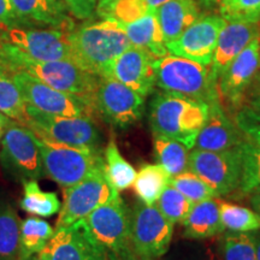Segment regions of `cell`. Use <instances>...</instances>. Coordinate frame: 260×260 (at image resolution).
Masks as SVG:
<instances>
[{
    "mask_svg": "<svg viewBox=\"0 0 260 260\" xmlns=\"http://www.w3.org/2000/svg\"><path fill=\"white\" fill-rule=\"evenodd\" d=\"M171 176L159 164H144L138 174L133 188L139 199L146 205H155L162 191L170 184Z\"/></svg>",
    "mask_w": 260,
    "mask_h": 260,
    "instance_id": "26",
    "label": "cell"
},
{
    "mask_svg": "<svg viewBox=\"0 0 260 260\" xmlns=\"http://www.w3.org/2000/svg\"><path fill=\"white\" fill-rule=\"evenodd\" d=\"M251 204H252V206H253V210H255L256 212L260 214V194L252 193Z\"/></svg>",
    "mask_w": 260,
    "mask_h": 260,
    "instance_id": "47",
    "label": "cell"
},
{
    "mask_svg": "<svg viewBox=\"0 0 260 260\" xmlns=\"http://www.w3.org/2000/svg\"><path fill=\"white\" fill-rule=\"evenodd\" d=\"M209 104L162 92L152 100L148 122L154 136H162L193 148L200 130L209 118Z\"/></svg>",
    "mask_w": 260,
    "mask_h": 260,
    "instance_id": "2",
    "label": "cell"
},
{
    "mask_svg": "<svg viewBox=\"0 0 260 260\" xmlns=\"http://www.w3.org/2000/svg\"><path fill=\"white\" fill-rule=\"evenodd\" d=\"M197 2L204 6H212L219 4L220 0H197Z\"/></svg>",
    "mask_w": 260,
    "mask_h": 260,
    "instance_id": "49",
    "label": "cell"
},
{
    "mask_svg": "<svg viewBox=\"0 0 260 260\" xmlns=\"http://www.w3.org/2000/svg\"><path fill=\"white\" fill-rule=\"evenodd\" d=\"M27 106L17 84L5 70L0 69V112L25 125L28 121Z\"/></svg>",
    "mask_w": 260,
    "mask_h": 260,
    "instance_id": "33",
    "label": "cell"
},
{
    "mask_svg": "<svg viewBox=\"0 0 260 260\" xmlns=\"http://www.w3.org/2000/svg\"><path fill=\"white\" fill-rule=\"evenodd\" d=\"M6 42L18 48L22 53L35 60H73L74 54L69 42V32L59 29L6 28Z\"/></svg>",
    "mask_w": 260,
    "mask_h": 260,
    "instance_id": "14",
    "label": "cell"
},
{
    "mask_svg": "<svg viewBox=\"0 0 260 260\" xmlns=\"http://www.w3.org/2000/svg\"><path fill=\"white\" fill-rule=\"evenodd\" d=\"M153 56L141 48L130 46L110 64L102 77L113 80L128 86L141 96H147L155 84Z\"/></svg>",
    "mask_w": 260,
    "mask_h": 260,
    "instance_id": "18",
    "label": "cell"
},
{
    "mask_svg": "<svg viewBox=\"0 0 260 260\" xmlns=\"http://www.w3.org/2000/svg\"><path fill=\"white\" fill-rule=\"evenodd\" d=\"M193 205L194 204L188 198L184 197L180 190L172 187L171 184H169L165 188V190L161 193L160 198L155 203V206L158 207L159 211L172 224H182V222L187 218L188 213L190 212Z\"/></svg>",
    "mask_w": 260,
    "mask_h": 260,
    "instance_id": "37",
    "label": "cell"
},
{
    "mask_svg": "<svg viewBox=\"0 0 260 260\" xmlns=\"http://www.w3.org/2000/svg\"><path fill=\"white\" fill-rule=\"evenodd\" d=\"M154 71L155 84L164 92L180 94L209 105L219 102L211 65L168 54L154 60Z\"/></svg>",
    "mask_w": 260,
    "mask_h": 260,
    "instance_id": "4",
    "label": "cell"
},
{
    "mask_svg": "<svg viewBox=\"0 0 260 260\" xmlns=\"http://www.w3.org/2000/svg\"><path fill=\"white\" fill-rule=\"evenodd\" d=\"M23 22L16 15L11 0H0V28H23Z\"/></svg>",
    "mask_w": 260,
    "mask_h": 260,
    "instance_id": "39",
    "label": "cell"
},
{
    "mask_svg": "<svg viewBox=\"0 0 260 260\" xmlns=\"http://www.w3.org/2000/svg\"><path fill=\"white\" fill-rule=\"evenodd\" d=\"M260 38L258 23H242V22H228L220 31L216 51H214L211 73L213 80H218L224 69L235 59L249 44Z\"/></svg>",
    "mask_w": 260,
    "mask_h": 260,
    "instance_id": "21",
    "label": "cell"
},
{
    "mask_svg": "<svg viewBox=\"0 0 260 260\" xmlns=\"http://www.w3.org/2000/svg\"><path fill=\"white\" fill-rule=\"evenodd\" d=\"M255 246H256V260H260V230L254 232Z\"/></svg>",
    "mask_w": 260,
    "mask_h": 260,
    "instance_id": "48",
    "label": "cell"
},
{
    "mask_svg": "<svg viewBox=\"0 0 260 260\" xmlns=\"http://www.w3.org/2000/svg\"><path fill=\"white\" fill-rule=\"evenodd\" d=\"M0 69L8 74L24 71L52 88L80 98L94 107V98L100 76L82 69L73 60L31 59L5 41L0 56Z\"/></svg>",
    "mask_w": 260,
    "mask_h": 260,
    "instance_id": "1",
    "label": "cell"
},
{
    "mask_svg": "<svg viewBox=\"0 0 260 260\" xmlns=\"http://www.w3.org/2000/svg\"><path fill=\"white\" fill-rule=\"evenodd\" d=\"M174 224L155 205L140 201L130 212V243L139 254L160 258L170 248Z\"/></svg>",
    "mask_w": 260,
    "mask_h": 260,
    "instance_id": "10",
    "label": "cell"
},
{
    "mask_svg": "<svg viewBox=\"0 0 260 260\" xmlns=\"http://www.w3.org/2000/svg\"><path fill=\"white\" fill-rule=\"evenodd\" d=\"M110 258H111V260H157L154 258H149V256L139 254V253H136L134 249H133V247H130V248L121 253V254L110 256Z\"/></svg>",
    "mask_w": 260,
    "mask_h": 260,
    "instance_id": "43",
    "label": "cell"
},
{
    "mask_svg": "<svg viewBox=\"0 0 260 260\" xmlns=\"http://www.w3.org/2000/svg\"><path fill=\"white\" fill-rule=\"evenodd\" d=\"M22 210L37 217H52L60 211V201L53 191H45L39 186L37 180L23 181Z\"/></svg>",
    "mask_w": 260,
    "mask_h": 260,
    "instance_id": "29",
    "label": "cell"
},
{
    "mask_svg": "<svg viewBox=\"0 0 260 260\" xmlns=\"http://www.w3.org/2000/svg\"><path fill=\"white\" fill-rule=\"evenodd\" d=\"M25 126L38 139L71 147L99 149L102 135L92 117L53 116L27 106Z\"/></svg>",
    "mask_w": 260,
    "mask_h": 260,
    "instance_id": "6",
    "label": "cell"
},
{
    "mask_svg": "<svg viewBox=\"0 0 260 260\" xmlns=\"http://www.w3.org/2000/svg\"><path fill=\"white\" fill-rule=\"evenodd\" d=\"M0 162L11 176L21 181L45 176L38 138L30 129L14 119H10L3 136Z\"/></svg>",
    "mask_w": 260,
    "mask_h": 260,
    "instance_id": "8",
    "label": "cell"
},
{
    "mask_svg": "<svg viewBox=\"0 0 260 260\" xmlns=\"http://www.w3.org/2000/svg\"><path fill=\"white\" fill-rule=\"evenodd\" d=\"M168 2H170V0H145L149 12H155V10L160 8L162 4H165V3Z\"/></svg>",
    "mask_w": 260,
    "mask_h": 260,
    "instance_id": "45",
    "label": "cell"
},
{
    "mask_svg": "<svg viewBox=\"0 0 260 260\" xmlns=\"http://www.w3.org/2000/svg\"><path fill=\"white\" fill-rule=\"evenodd\" d=\"M54 235V230L46 220L37 217L24 219L21 223L18 260H25L35 253L46 248Z\"/></svg>",
    "mask_w": 260,
    "mask_h": 260,
    "instance_id": "27",
    "label": "cell"
},
{
    "mask_svg": "<svg viewBox=\"0 0 260 260\" xmlns=\"http://www.w3.org/2000/svg\"><path fill=\"white\" fill-rule=\"evenodd\" d=\"M4 31H3V28H0V56H2V52H3V46H4Z\"/></svg>",
    "mask_w": 260,
    "mask_h": 260,
    "instance_id": "50",
    "label": "cell"
},
{
    "mask_svg": "<svg viewBox=\"0 0 260 260\" xmlns=\"http://www.w3.org/2000/svg\"><path fill=\"white\" fill-rule=\"evenodd\" d=\"M16 15L30 25L38 23L71 32L75 29L70 11L61 0H11Z\"/></svg>",
    "mask_w": 260,
    "mask_h": 260,
    "instance_id": "22",
    "label": "cell"
},
{
    "mask_svg": "<svg viewBox=\"0 0 260 260\" xmlns=\"http://www.w3.org/2000/svg\"><path fill=\"white\" fill-rule=\"evenodd\" d=\"M87 2H88L89 5H92L93 8L95 9L96 8V4H98V3H99V0H87Z\"/></svg>",
    "mask_w": 260,
    "mask_h": 260,
    "instance_id": "51",
    "label": "cell"
},
{
    "mask_svg": "<svg viewBox=\"0 0 260 260\" xmlns=\"http://www.w3.org/2000/svg\"><path fill=\"white\" fill-rule=\"evenodd\" d=\"M10 119L8 116L4 115V113L0 112V144H2V140H3V136H4V133H5V129L6 126H8Z\"/></svg>",
    "mask_w": 260,
    "mask_h": 260,
    "instance_id": "46",
    "label": "cell"
},
{
    "mask_svg": "<svg viewBox=\"0 0 260 260\" xmlns=\"http://www.w3.org/2000/svg\"><path fill=\"white\" fill-rule=\"evenodd\" d=\"M245 99L247 100L249 106L260 111V71L255 75L252 83L249 84Z\"/></svg>",
    "mask_w": 260,
    "mask_h": 260,
    "instance_id": "42",
    "label": "cell"
},
{
    "mask_svg": "<svg viewBox=\"0 0 260 260\" xmlns=\"http://www.w3.org/2000/svg\"><path fill=\"white\" fill-rule=\"evenodd\" d=\"M69 9L70 14L74 17L80 19L90 18L94 14V9L92 5L88 4L87 0H61Z\"/></svg>",
    "mask_w": 260,
    "mask_h": 260,
    "instance_id": "40",
    "label": "cell"
},
{
    "mask_svg": "<svg viewBox=\"0 0 260 260\" xmlns=\"http://www.w3.org/2000/svg\"><path fill=\"white\" fill-rule=\"evenodd\" d=\"M260 68V38L237 54L217 80L219 98L230 106H239Z\"/></svg>",
    "mask_w": 260,
    "mask_h": 260,
    "instance_id": "17",
    "label": "cell"
},
{
    "mask_svg": "<svg viewBox=\"0 0 260 260\" xmlns=\"http://www.w3.org/2000/svg\"><path fill=\"white\" fill-rule=\"evenodd\" d=\"M252 193H258V194H260V186H259L258 188H256V189H254V190H253V191H252Z\"/></svg>",
    "mask_w": 260,
    "mask_h": 260,
    "instance_id": "52",
    "label": "cell"
},
{
    "mask_svg": "<svg viewBox=\"0 0 260 260\" xmlns=\"http://www.w3.org/2000/svg\"><path fill=\"white\" fill-rule=\"evenodd\" d=\"M165 42H171L200 17L197 0H170L155 10Z\"/></svg>",
    "mask_w": 260,
    "mask_h": 260,
    "instance_id": "23",
    "label": "cell"
},
{
    "mask_svg": "<svg viewBox=\"0 0 260 260\" xmlns=\"http://www.w3.org/2000/svg\"><path fill=\"white\" fill-rule=\"evenodd\" d=\"M96 115L112 126L126 129L142 118L144 96L111 77H99L94 98Z\"/></svg>",
    "mask_w": 260,
    "mask_h": 260,
    "instance_id": "13",
    "label": "cell"
},
{
    "mask_svg": "<svg viewBox=\"0 0 260 260\" xmlns=\"http://www.w3.org/2000/svg\"><path fill=\"white\" fill-rule=\"evenodd\" d=\"M209 118L200 130L194 147L204 151H226L242 144V136L234 119L226 115L220 102L209 105Z\"/></svg>",
    "mask_w": 260,
    "mask_h": 260,
    "instance_id": "20",
    "label": "cell"
},
{
    "mask_svg": "<svg viewBox=\"0 0 260 260\" xmlns=\"http://www.w3.org/2000/svg\"><path fill=\"white\" fill-rule=\"evenodd\" d=\"M45 176L61 189L75 186L94 171L105 168L99 149L79 148L38 139Z\"/></svg>",
    "mask_w": 260,
    "mask_h": 260,
    "instance_id": "5",
    "label": "cell"
},
{
    "mask_svg": "<svg viewBox=\"0 0 260 260\" xmlns=\"http://www.w3.org/2000/svg\"><path fill=\"white\" fill-rule=\"evenodd\" d=\"M170 184L177 190H180L193 204L219 197L206 182L201 180L197 174L190 170H186L177 176L171 177Z\"/></svg>",
    "mask_w": 260,
    "mask_h": 260,
    "instance_id": "36",
    "label": "cell"
},
{
    "mask_svg": "<svg viewBox=\"0 0 260 260\" xmlns=\"http://www.w3.org/2000/svg\"><path fill=\"white\" fill-rule=\"evenodd\" d=\"M104 160H105V175L107 180L117 191L133 187L138 172L121 154L113 138L107 142L104 152Z\"/></svg>",
    "mask_w": 260,
    "mask_h": 260,
    "instance_id": "28",
    "label": "cell"
},
{
    "mask_svg": "<svg viewBox=\"0 0 260 260\" xmlns=\"http://www.w3.org/2000/svg\"><path fill=\"white\" fill-rule=\"evenodd\" d=\"M234 122L242 136V182L240 190L252 193L260 186V111L242 106L234 116Z\"/></svg>",
    "mask_w": 260,
    "mask_h": 260,
    "instance_id": "16",
    "label": "cell"
},
{
    "mask_svg": "<svg viewBox=\"0 0 260 260\" xmlns=\"http://www.w3.org/2000/svg\"><path fill=\"white\" fill-rule=\"evenodd\" d=\"M219 212L224 229L240 233L260 230V214L255 210L219 200Z\"/></svg>",
    "mask_w": 260,
    "mask_h": 260,
    "instance_id": "34",
    "label": "cell"
},
{
    "mask_svg": "<svg viewBox=\"0 0 260 260\" xmlns=\"http://www.w3.org/2000/svg\"><path fill=\"white\" fill-rule=\"evenodd\" d=\"M223 260H256L254 233L228 232L220 240Z\"/></svg>",
    "mask_w": 260,
    "mask_h": 260,
    "instance_id": "35",
    "label": "cell"
},
{
    "mask_svg": "<svg viewBox=\"0 0 260 260\" xmlns=\"http://www.w3.org/2000/svg\"><path fill=\"white\" fill-rule=\"evenodd\" d=\"M121 25L132 46L145 50L155 59L168 56L167 42L155 12H151L134 22Z\"/></svg>",
    "mask_w": 260,
    "mask_h": 260,
    "instance_id": "25",
    "label": "cell"
},
{
    "mask_svg": "<svg viewBox=\"0 0 260 260\" xmlns=\"http://www.w3.org/2000/svg\"><path fill=\"white\" fill-rule=\"evenodd\" d=\"M21 222L16 211L0 204V260H18Z\"/></svg>",
    "mask_w": 260,
    "mask_h": 260,
    "instance_id": "30",
    "label": "cell"
},
{
    "mask_svg": "<svg viewBox=\"0 0 260 260\" xmlns=\"http://www.w3.org/2000/svg\"><path fill=\"white\" fill-rule=\"evenodd\" d=\"M116 193L117 190L107 180L105 168L92 172L75 186L65 188L56 229L70 226L86 218L92 211L107 203Z\"/></svg>",
    "mask_w": 260,
    "mask_h": 260,
    "instance_id": "12",
    "label": "cell"
},
{
    "mask_svg": "<svg viewBox=\"0 0 260 260\" xmlns=\"http://www.w3.org/2000/svg\"><path fill=\"white\" fill-rule=\"evenodd\" d=\"M154 152L158 164L168 171L171 177L188 170V148L175 140L154 136Z\"/></svg>",
    "mask_w": 260,
    "mask_h": 260,
    "instance_id": "31",
    "label": "cell"
},
{
    "mask_svg": "<svg viewBox=\"0 0 260 260\" xmlns=\"http://www.w3.org/2000/svg\"><path fill=\"white\" fill-rule=\"evenodd\" d=\"M25 260H51V255H50V252H48L47 246H46V248L42 249L41 252L35 253V254L30 255L28 259H25Z\"/></svg>",
    "mask_w": 260,
    "mask_h": 260,
    "instance_id": "44",
    "label": "cell"
},
{
    "mask_svg": "<svg viewBox=\"0 0 260 260\" xmlns=\"http://www.w3.org/2000/svg\"><path fill=\"white\" fill-rule=\"evenodd\" d=\"M188 170L197 174L218 195H228L241 187V151L240 147L218 152L194 148L188 158Z\"/></svg>",
    "mask_w": 260,
    "mask_h": 260,
    "instance_id": "9",
    "label": "cell"
},
{
    "mask_svg": "<svg viewBox=\"0 0 260 260\" xmlns=\"http://www.w3.org/2000/svg\"><path fill=\"white\" fill-rule=\"evenodd\" d=\"M219 15L226 22L258 23L260 21V0H220Z\"/></svg>",
    "mask_w": 260,
    "mask_h": 260,
    "instance_id": "38",
    "label": "cell"
},
{
    "mask_svg": "<svg viewBox=\"0 0 260 260\" xmlns=\"http://www.w3.org/2000/svg\"><path fill=\"white\" fill-rule=\"evenodd\" d=\"M51 260H111L88 235L81 222L54 232L47 245Z\"/></svg>",
    "mask_w": 260,
    "mask_h": 260,
    "instance_id": "19",
    "label": "cell"
},
{
    "mask_svg": "<svg viewBox=\"0 0 260 260\" xmlns=\"http://www.w3.org/2000/svg\"><path fill=\"white\" fill-rule=\"evenodd\" d=\"M183 236L189 240H206L223 233L219 200L209 199L193 205L187 218L182 222Z\"/></svg>",
    "mask_w": 260,
    "mask_h": 260,
    "instance_id": "24",
    "label": "cell"
},
{
    "mask_svg": "<svg viewBox=\"0 0 260 260\" xmlns=\"http://www.w3.org/2000/svg\"><path fill=\"white\" fill-rule=\"evenodd\" d=\"M9 75L17 84L27 105L39 111L48 115L67 117L86 116L93 118L96 115L90 104L71 94L52 88L28 73L12 71Z\"/></svg>",
    "mask_w": 260,
    "mask_h": 260,
    "instance_id": "11",
    "label": "cell"
},
{
    "mask_svg": "<svg viewBox=\"0 0 260 260\" xmlns=\"http://www.w3.org/2000/svg\"><path fill=\"white\" fill-rule=\"evenodd\" d=\"M80 222L94 242L110 256L121 254L132 247L130 212L118 191Z\"/></svg>",
    "mask_w": 260,
    "mask_h": 260,
    "instance_id": "7",
    "label": "cell"
},
{
    "mask_svg": "<svg viewBox=\"0 0 260 260\" xmlns=\"http://www.w3.org/2000/svg\"><path fill=\"white\" fill-rule=\"evenodd\" d=\"M226 23V19L220 15L199 17L176 40L168 42V52L200 64L211 65L219 34Z\"/></svg>",
    "mask_w": 260,
    "mask_h": 260,
    "instance_id": "15",
    "label": "cell"
},
{
    "mask_svg": "<svg viewBox=\"0 0 260 260\" xmlns=\"http://www.w3.org/2000/svg\"><path fill=\"white\" fill-rule=\"evenodd\" d=\"M96 14L104 19H112L119 24H126L151 14L145 0H99Z\"/></svg>",
    "mask_w": 260,
    "mask_h": 260,
    "instance_id": "32",
    "label": "cell"
},
{
    "mask_svg": "<svg viewBox=\"0 0 260 260\" xmlns=\"http://www.w3.org/2000/svg\"><path fill=\"white\" fill-rule=\"evenodd\" d=\"M187 260H223L222 255L218 254L211 246L193 247V251L187 253Z\"/></svg>",
    "mask_w": 260,
    "mask_h": 260,
    "instance_id": "41",
    "label": "cell"
},
{
    "mask_svg": "<svg viewBox=\"0 0 260 260\" xmlns=\"http://www.w3.org/2000/svg\"><path fill=\"white\" fill-rule=\"evenodd\" d=\"M69 42L75 63L96 76H104L110 64L132 46L122 25L112 19L75 28Z\"/></svg>",
    "mask_w": 260,
    "mask_h": 260,
    "instance_id": "3",
    "label": "cell"
}]
</instances>
